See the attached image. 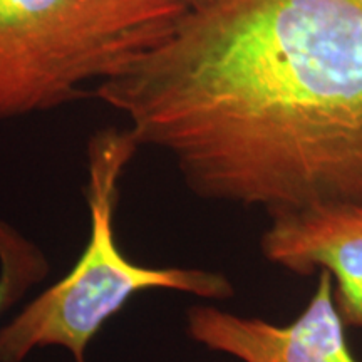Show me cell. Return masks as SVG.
<instances>
[{
	"label": "cell",
	"instance_id": "obj_6",
	"mask_svg": "<svg viewBox=\"0 0 362 362\" xmlns=\"http://www.w3.org/2000/svg\"><path fill=\"white\" fill-rule=\"evenodd\" d=\"M51 272L42 248L0 216V317L42 284Z\"/></svg>",
	"mask_w": 362,
	"mask_h": 362
},
{
	"label": "cell",
	"instance_id": "obj_5",
	"mask_svg": "<svg viewBox=\"0 0 362 362\" xmlns=\"http://www.w3.org/2000/svg\"><path fill=\"white\" fill-rule=\"evenodd\" d=\"M269 264L298 277L320 270L347 329L362 330V203H327L270 216L260 238Z\"/></svg>",
	"mask_w": 362,
	"mask_h": 362
},
{
	"label": "cell",
	"instance_id": "obj_1",
	"mask_svg": "<svg viewBox=\"0 0 362 362\" xmlns=\"http://www.w3.org/2000/svg\"><path fill=\"white\" fill-rule=\"evenodd\" d=\"M206 202L362 203V0H220L94 89Z\"/></svg>",
	"mask_w": 362,
	"mask_h": 362
},
{
	"label": "cell",
	"instance_id": "obj_2",
	"mask_svg": "<svg viewBox=\"0 0 362 362\" xmlns=\"http://www.w3.org/2000/svg\"><path fill=\"white\" fill-rule=\"evenodd\" d=\"M139 148L129 128H106L89 138L84 187L88 242L64 277L0 327V362H24L45 347H61L72 362H88V349L99 330L141 292L170 291L205 300L235 296L233 282L221 272L138 265L121 252L116 233L121 180Z\"/></svg>",
	"mask_w": 362,
	"mask_h": 362
},
{
	"label": "cell",
	"instance_id": "obj_3",
	"mask_svg": "<svg viewBox=\"0 0 362 362\" xmlns=\"http://www.w3.org/2000/svg\"><path fill=\"white\" fill-rule=\"evenodd\" d=\"M188 11L180 0H0V123L93 96Z\"/></svg>",
	"mask_w": 362,
	"mask_h": 362
},
{
	"label": "cell",
	"instance_id": "obj_7",
	"mask_svg": "<svg viewBox=\"0 0 362 362\" xmlns=\"http://www.w3.org/2000/svg\"><path fill=\"white\" fill-rule=\"evenodd\" d=\"M180 2H183L188 8H200V7H206V6H211V4L220 2V0H180Z\"/></svg>",
	"mask_w": 362,
	"mask_h": 362
},
{
	"label": "cell",
	"instance_id": "obj_4",
	"mask_svg": "<svg viewBox=\"0 0 362 362\" xmlns=\"http://www.w3.org/2000/svg\"><path fill=\"white\" fill-rule=\"evenodd\" d=\"M185 329L193 342L240 362H362L347 341L329 272L317 274L309 304L292 322L274 324L211 304L189 307Z\"/></svg>",
	"mask_w": 362,
	"mask_h": 362
}]
</instances>
